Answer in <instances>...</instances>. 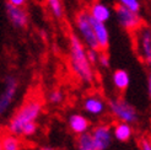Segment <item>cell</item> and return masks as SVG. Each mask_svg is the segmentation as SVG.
<instances>
[{"label": "cell", "mask_w": 151, "mask_h": 150, "mask_svg": "<svg viewBox=\"0 0 151 150\" xmlns=\"http://www.w3.org/2000/svg\"><path fill=\"white\" fill-rule=\"evenodd\" d=\"M69 65L73 74L82 84L90 85L93 82L95 74L92 64L87 58V48L74 32L69 35Z\"/></svg>", "instance_id": "1"}, {"label": "cell", "mask_w": 151, "mask_h": 150, "mask_svg": "<svg viewBox=\"0 0 151 150\" xmlns=\"http://www.w3.org/2000/svg\"><path fill=\"white\" fill-rule=\"evenodd\" d=\"M43 103L37 97L27 99L19 107V110L10 117L9 122L6 124L7 133L14 134L16 137H22V133L27 124L37 123V119L42 113Z\"/></svg>", "instance_id": "2"}, {"label": "cell", "mask_w": 151, "mask_h": 150, "mask_svg": "<svg viewBox=\"0 0 151 150\" xmlns=\"http://www.w3.org/2000/svg\"><path fill=\"white\" fill-rule=\"evenodd\" d=\"M75 28H76L78 36L84 42L87 49L100 50L88 10H81L76 14V16H75Z\"/></svg>", "instance_id": "3"}, {"label": "cell", "mask_w": 151, "mask_h": 150, "mask_svg": "<svg viewBox=\"0 0 151 150\" xmlns=\"http://www.w3.org/2000/svg\"><path fill=\"white\" fill-rule=\"evenodd\" d=\"M108 111L118 122L135 124L139 121V112L124 97H113L107 102Z\"/></svg>", "instance_id": "4"}, {"label": "cell", "mask_w": 151, "mask_h": 150, "mask_svg": "<svg viewBox=\"0 0 151 150\" xmlns=\"http://www.w3.org/2000/svg\"><path fill=\"white\" fill-rule=\"evenodd\" d=\"M19 90L17 78L12 74H7L4 78V87L0 95V115L4 116L11 108V105L16 97Z\"/></svg>", "instance_id": "5"}, {"label": "cell", "mask_w": 151, "mask_h": 150, "mask_svg": "<svg viewBox=\"0 0 151 150\" xmlns=\"http://www.w3.org/2000/svg\"><path fill=\"white\" fill-rule=\"evenodd\" d=\"M114 15L119 26H122L127 31L137 32L140 27H142V20L140 15L128 10L127 7H123L117 4L114 7Z\"/></svg>", "instance_id": "6"}, {"label": "cell", "mask_w": 151, "mask_h": 150, "mask_svg": "<svg viewBox=\"0 0 151 150\" xmlns=\"http://www.w3.org/2000/svg\"><path fill=\"white\" fill-rule=\"evenodd\" d=\"M135 42L140 59L146 65L151 66V27H140L135 32Z\"/></svg>", "instance_id": "7"}, {"label": "cell", "mask_w": 151, "mask_h": 150, "mask_svg": "<svg viewBox=\"0 0 151 150\" xmlns=\"http://www.w3.org/2000/svg\"><path fill=\"white\" fill-rule=\"evenodd\" d=\"M91 134L95 141L96 150H107L112 144V139L114 138L113 137V128L104 123L95 125L91 131Z\"/></svg>", "instance_id": "8"}, {"label": "cell", "mask_w": 151, "mask_h": 150, "mask_svg": "<svg viewBox=\"0 0 151 150\" xmlns=\"http://www.w3.org/2000/svg\"><path fill=\"white\" fill-rule=\"evenodd\" d=\"M107 108H108L107 103L99 95H88L82 101V110H84V112L93 117H99L103 115Z\"/></svg>", "instance_id": "9"}, {"label": "cell", "mask_w": 151, "mask_h": 150, "mask_svg": "<svg viewBox=\"0 0 151 150\" xmlns=\"http://www.w3.org/2000/svg\"><path fill=\"white\" fill-rule=\"evenodd\" d=\"M5 12L9 19L10 24L15 28H25L28 24V14L24 7L12 6L10 4H5Z\"/></svg>", "instance_id": "10"}, {"label": "cell", "mask_w": 151, "mask_h": 150, "mask_svg": "<svg viewBox=\"0 0 151 150\" xmlns=\"http://www.w3.org/2000/svg\"><path fill=\"white\" fill-rule=\"evenodd\" d=\"M68 125H69V129L74 134L81 136V134L87 133L90 131L91 122L85 115L75 112V113H71L68 117Z\"/></svg>", "instance_id": "11"}, {"label": "cell", "mask_w": 151, "mask_h": 150, "mask_svg": "<svg viewBox=\"0 0 151 150\" xmlns=\"http://www.w3.org/2000/svg\"><path fill=\"white\" fill-rule=\"evenodd\" d=\"M91 22L93 26V31L96 35L97 42H99L100 50H106L109 47V32H108L107 26H106L104 22L97 21L92 17H91Z\"/></svg>", "instance_id": "12"}, {"label": "cell", "mask_w": 151, "mask_h": 150, "mask_svg": "<svg viewBox=\"0 0 151 150\" xmlns=\"http://www.w3.org/2000/svg\"><path fill=\"white\" fill-rule=\"evenodd\" d=\"M88 14L92 19L101 21V22H107L112 16V10L108 5H106L102 1H95L90 5Z\"/></svg>", "instance_id": "13"}, {"label": "cell", "mask_w": 151, "mask_h": 150, "mask_svg": "<svg viewBox=\"0 0 151 150\" xmlns=\"http://www.w3.org/2000/svg\"><path fill=\"white\" fill-rule=\"evenodd\" d=\"M133 124L125 123V122H117L113 125V137L116 140L125 143V141L130 140L133 137Z\"/></svg>", "instance_id": "14"}, {"label": "cell", "mask_w": 151, "mask_h": 150, "mask_svg": "<svg viewBox=\"0 0 151 150\" xmlns=\"http://www.w3.org/2000/svg\"><path fill=\"white\" fill-rule=\"evenodd\" d=\"M112 82L118 91L124 92L130 85V75L124 69H116L112 74Z\"/></svg>", "instance_id": "15"}, {"label": "cell", "mask_w": 151, "mask_h": 150, "mask_svg": "<svg viewBox=\"0 0 151 150\" xmlns=\"http://www.w3.org/2000/svg\"><path fill=\"white\" fill-rule=\"evenodd\" d=\"M22 143L19 137L6 133L0 140V150H21Z\"/></svg>", "instance_id": "16"}, {"label": "cell", "mask_w": 151, "mask_h": 150, "mask_svg": "<svg viewBox=\"0 0 151 150\" xmlns=\"http://www.w3.org/2000/svg\"><path fill=\"white\" fill-rule=\"evenodd\" d=\"M76 150H96L91 132H87V133L81 134V136H78Z\"/></svg>", "instance_id": "17"}, {"label": "cell", "mask_w": 151, "mask_h": 150, "mask_svg": "<svg viewBox=\"0 0 151 150\" xmlns=\"http://www.w3.org/2000/svg\"><path fill=\"white\" fill-rule=\"evenodd\" d=\"M48 7L53 15V17H55L57 20L63 19L64 16V10H63V4L60 0H47Z\"/></svg>", "instance_id": "18"}, {"label": "cell", "mask_w": 151, "mask_h": 150, "mask_svg": "<svg viewBox=\"0 0 151 150\" xmlns=\"http://www.w3.org/2000/svg\"><path fill=\"white\" fill-rule=\"evenodd\" d=\"M117 4L123 6V7H127L128 10H130L133 12H137V14H139L140 10H141L140 0H117Z\"/></svg>", "instance_id": "19"}, {"label": "cell", "mask_w": 151, "mask_h": 150, "mask_svg": "<svg viewBox=\"0 0 151 150\" xmlns=\"http://www.w3.org/2000/svg\"><path fill=\"white\" fill-rule=\"evenodd\" d=\"M64 99H65V95L62 90H59V89L52 90V91L48 94V102L50 105H54V106H58V105L63 103Z\"/></svg>", "instance_id": "20"}, {"label": "cell", "mask_w": 151, "mask_h": 150, "mask_svg": "<svg viewBox=\"0 0 151 150\" xmlns=\"http://www.w3.org/2000/svg\"><path fill=\"white\" fill-rule=\"evenodd\" d=\"M99 64H100V66H102V68H109L111 61H109V56L106 50H100Z\"/></svg>", "instance_id": "21"}, {"label": "cell", "mask_w": 151, "mask_h": 150, "mask_svg": "<svg viewBox=\"0 0 151 150\" xmlns=\"http://www.w3.org/2000/svg\"><path fill=\"white\" fill-rule=\"evenodd\" d=\"M87 58L90 63L92 65L99 64V58H100V52L96 49H87Z\"/></svg>", "instance_id": "22"}, {"label": "cell", "mask_w": 151, "mask_h": 150, "mask_svg": "<svg viewBox=\"0 0 151 150\" xmlns=\"http://www.w3.org/2000/svg\"><path fill=\"white\" fill-rule=\"evenodd\" d=\"M139 146H140V150H151V143H150V139H141L140 143H139Z\"/></svg>", "instance_id": "23"}, {"label": "cell", "mask_w": 151, "mask_h": 150, "mask_svg": "<svg viewBox=\"0 0 151 150\" xmlns=\"http://www.w3.org/2000/svg\"><path fill=\"white\" fill-rule=\"evenodd\" d=\"M7 4H10L12 6H17V7H24L27 3V0H7Z\"/></svg>", "instance_id": "24"}, {"label": "cell", "mask_w": 151, "mask_h": 150, "mask_svg": "<svg viewBox=\"0 0 151 150\" xmlns=\"http://www.w3.org/2000/svg\"><path fill=\"white\" fill-rule=\"evenodd\" d=\"M147 94H149V97L151 100V66H150V71L147 75Z\"/></svg>", "instance_id": "25"}, {"label": "cell", "mask_w": 151, "mask_h": 150, "mask_svg": "<svg viewBox=\"0 0 151 150\" xmlns=\"http://www.w3.org/2000/svg\"><path fill=\"white\" fill-rule=\"evenodd\" d=\"M36 150H55V149L52 148V146H40L38 149H36Z\"/></svg>", "instance_id": "26"}, {"label": "cell", "mask_w": 151, "mask_h": 150, "mask_svg": "<svg viewBox=\"0 0 151 150\" xmlns=\"http://www.w3.org/2000/svg\"><path fill=\"white\" fill-rule=\"evenodd\" d=\"M150 143H151V138H150Z\"/></svg>", "instance_id": "27"}]
</instances>
